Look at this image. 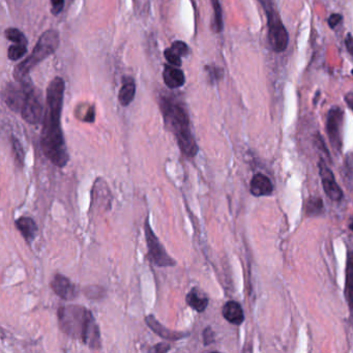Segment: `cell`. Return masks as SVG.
Segmentation results:
<instances>
[{"mask_svg": "<svg viewBox=\"0 0 353 353\" xmlns=\"http://www.w3.org/2000/svg\"><path fill=\"white\" fill-rule=\"evenodd\" d=\"M65 90L66 84L60 77H55L49 83L40 135V146L45 157L59 168L65 167L69 162L67 143L61 128Z\"/></svg>", "mask_w": 353, "mask_h": 353, "instance_id": "obj_1", "label": "cell"}, {"mask_svg": "<svg viewBox=\"0 0 353 353\" xmlns=\"http://www.w3.org/2000/svg\"><path fill=\"white\" fill-rule=\"evenodd\" d=\"M58 323L61 330L74 339H80L90 349L102 346L98 325L92 313L81 306H65L58 310Z\"/></svg>", "mask_w": 353, "mask_h": 353, "instance_id": "obj_2", "label": "cell"}, {"mask_svg": "<svg viewBox=\"0 0 353 353\" xmlns=\"http://www.w3.org/2000/svg\"><path fill=\"white\" fill-rule=\"evenodd\" d=\"M161 111L165 124L175 136L181 153L189 159L196 157L198 146L184 106L174 98L163 97L161 100Z\"/></svg>", "mask_w": 353, "mask_h": 353, "instance_id": "obj_3", "label": "cell"}, {"mask_svg": "<svg viewBox=\"0 0 353 353\" xmlns=\"http://www.w3.org/2000/svg\"><path fill=\"white\" fill-rule=\"evenodd\" d=\"M59 33L55 29L45 31L38 38L32 53L22 63L16 66L14 70V78L16 81H22L27 78L28 74L39 63L52 55L59 47Z\"/></svg>", "mask_w": 353, "mask_h": 353, "instance_id": "obj_4", "label": "cell"}, {"mask_svg": "<svg viewBox=\"0 0 353 353\" xmlns=\"http://www.w3.org/2000/svg\"><path fill=\"white\" fill-rule=\"evenodd\" d=\"M145 239L147 243V256L149 261L159 267H169L176 265V261L169 256L167 251L160 242L159 238L151 229L149 219L147 218L144 224Z\"/></svg>", "mask_w": 353, "mask_h": 353, "instance_id": "obj_5", "label": "cell"}, {"mask_svg": "<svg viewBox=\"0 0 353 353\" xmlns=\"http://www.w3.org/2000/svg\"><path fill=\"white\" fill-rule=\"evenodd\" d=\"M267 18V36L271 48L277 53H282L288 47L289 33L277 12L266 15Z\"/></svg>", "mask_w": 353, "mask_h": 353, "instance_id": "obj_6", "label": "cell"}, {"mask_svg": "<svg viewBox=\"0 0 353 353\" xmlns=\"http://www.w3.org/2000/svg\"><path fill=\"white\" fill-rule=\"evenodd\" d=\"M18 82L20 83L9 84L4 92L7 105L15 112H21L24 100L28 92L33 89L32 84L27 78Z\"/></svg>", "mask_w": 353, "mask_h": 353, "instance_id": "obj_7", "label": "cell"}, {"mask_svg": "<svg viewBox=\"0 0 353 353\" xmlns=\"http://www.w3.org/2000/svg\"><path fill=\"white\" fill-rule=\"evenodd\" d=\"M344 120V112L339 106L329 109L326 116V133L328 140L336 151L342 148V126Z\"/></svg>", "mask_w": 353, "mask_h": 353, "instance_id": "obj_8", "label": "cell"}, {"mask_svg": "<svg viewBox=\"0 0 353 353\" xmlns=\"http://www.w3.org/2000/svg\"><path fill=\"white\" fill-rule=\"evenodd\" d=\"M22 118L29 124H38L44 118V109L40 103L39 96L34 89L30 90L24 100L23 107L21 109Z\"/></svg>", "mask_w": 353, "mask_h": 353, "instance_id": "obj_9", "label": "cell"}, {"mask_svg": "<svg viewBox=\"0 0 353 353\" xmlns=\"http://www.w3.org/2000/svg\"><path fill=\"white\" fill-rule=\"evenodd\" d=\"M318 167H319V175L321 177V182H322V186L325 194L330 200L339 202V201L343 199L344 193L342 189L340 188V185L337 183L333 171L329 169L327 164L322 159L319 161Z\"/></svg>", "mask_w": 353, "mask_h": 353, "instance_id": "obj_10", "label": "cell"}, {"mask_svg": "<svg viewBox=\"0 0 353 353\" xmlns=\"http://www.w3.org/2000/svg\"><path fill=\"white\" fill-rule=\"evenodd\" d=\"M50 287L54 293L64 300H73L77 296L76 286L71 282L69 278L64 275L57 274L54 276L53 280L50 283Z\"/></svg>", "mask_w": 353, "mask_h": 353, "instance_id": "obj_11", "label": "cell"}, {"mask_svg": "<svg viewBox=\"0 0 353 353\" xmlns=\"http://www.w3.org/2000/svg\"><path fill=\"white\" fill-rule=\"evenodd\" d=\"M145 323L155 334H157L159 337L168 341H178L189 336V334H184L181 331H174L165 327L153 315H148L145 317Z\"/></svg>", "mask_w": 353, "mask_h": 353, "instance_id": "obj_12", "label": "cell"}, {"mask_svg": "<svg viewBox=\"0 0 353 353\" xmlns=\"http://www.w3.org/2000/svg\"><path fill=\"white\" fill-rule=\"evenodd\" d=\"M274 191L273 183L271 179L264 174L257 173L253 176L250 183V192L255 197L269 196Z\"/></svg>", "mask_w": 353, "mask_h": 353, "instance_id": "obj_13", "label": "cell"}, {"mask_svg": "<svg viewBox=\"0 0 353 353\" xmlns=\"http://www.w3.org/2000/svg\"><path fill=\"white\" fill-rule=\"evenodd\" d=\"M190 52L189 46L181 40L174 41L164 52V55L168 63L175 67L181 66V57L186 56Z\"/></svg>", "mask_w": 353, "mask_h": 353, "instance_id": "obj_14", "label": "cell"}, {"mask_svg": "<svg viewBox=\"0 0 353 353\" xmlns=\"http://www.w3.org/2000/svg\"><path fill=\"white\" fill-rule=\"evenodd\" d=\"M223 317L231 324L240 325L244 320V314L241 306L234 300H229L222 309Z\"/></svg>", "mask_w": 353, "mask_h": 353, "instance_id": "obj_15", "label": "cell"}, {"mask_svg": "<svg viewBox=\"0 0 353 353\" xmlns=\"http://www.w3.org/2000/svg\"><path fill=\"white\" fill-rule=\"evenodd\" d=\"M163 79L167 87L171 89L179 88L181 87L185 82V77L183 72L175 66H165L164 72H163Z\"/></svg>", "mask_w": 353, "mask_h": 353, "instance_id": "obj_16", "label": "cell"}, {"mask_svg": "<svg viewBox=\"0 0 353 353\" xmlns=\"http://www.w3.org/2000/svg\"><path fill=\"white\" fill-rule=\"evenodd\" d=\"M185 301L189 307H191L193 310L197 311L198 313H203L207 306L210 299L205 294H203L199 289L193 288L185 296Z\"/></svg>", "mask_w": 353, "mask_h": 353, "instance_id": "obj_17", "label": "cell"}, {"mask_svg": "<svg viewBox=\"0 0 353 353\" xmlns=\"http://www.w3.org/2000/svg\"><path fill=\"white\" fill-rule=\"evenodd\" d=\"M15 225L28 243L34 239L37 232V225L33 219L29 217H21L16 220Z\"/></svg>", "mask_w": 353, "mask_h": 353, "instance_id": "obj_18", "label": "cell"}, {"mask_svg": "<svg viewBox=\"0 0 353 353\" xmlns=\"http://www.w3.org/2000/svg\"><path fill=\"white\" fill-rule=\"evenodd\" d=\"M135 94H136V85H135L134 80L130 77L124 78L122 86L118 93V99L121 106L123 107L129 106L134 100Z\"/></svg>", "mask_w": 353, "mask_h": 353, "instance_id": "obj_19", "label": "cell"}, {"mask_svg": "<svg viewBox=\"0 0 353 353\" xmlns=\"http://www.w3.org/2000/svg\"><path fill=\"white\" fill-rule=\"evenodd\" d=\"M345 294L349 305V309L353 308V252H350L347 257Z\"/></svg>", "mask_w": 353, "mask_h": 353, "instance_id": "obj_20", "label": "cell"}, {"mask_svg": "<svg viewBox=\"0 0 353 353\" xmlns=\"http://www.w3.org/2000/svg\"><path fill=\"white\" fill-rule=\"evenodd\" d=\"M324 211L323 201L319 197H310L306 202V214L309 217H318Z\"/></svg>", "mask_w": 353, "mask_h": 353, "instance_id": "obj_21", "label": "cell"}, {"mask_svg": "<svg viewBox=\"0 0 353 353\" xmlns=\"http://www.w3.org/2000/svg\"><path fill=\"white\" fill-rule=\"evenodd\" d=\"M213 10H214V23L213 28L214 31L220 33L223 31L224 28V21H223V11L220 4V0H211Z\"/></svg>", "mask_w": 353, "mask_h": 353, "instance_id": "obj_22", "label": "cell"}, {"mask_svg": "<svg viewBox=\"0 0 353 353\" xmlns=\"http://www.w3.org/2000/svg\"><path fill=\"white\" fill-rule=\"evenodd\" d=\"M27 53V45L14 44L8 50V56L11 60L21 59Z\"/></svg>", "mask_w": 353, "mask_h": 353, "instance_id": "obj_23", "label": "cell"}, {"mask_svg": "<svg viewBox=\"0 0 353 353\" xmlns=\"http://www.w3.org/2000/svg\"><path fill=\"white\" fill-rule=\"evenodd\" d=\"M6 37L15 43V44H23V45H27V39L25 37V35L17 28H8L5 32Z\"/></svg>", "mask_w": 353, "mask_h": 353, "instance_id": "obj_24", "label": "cell"}, {"mask_svg": "<svg viewBox=\"0 0 353 353\" xmlns=\"http://www.w3.org/2000/svg\"><path fill=\"white\" fill-rule=\"evenodd\" d=\"M12 144H13V150H14V155H15L16 162L20 166H23L24 158H25V151H24V148H23L22 144L15 137L12 138Z\"/></svg>", "mask_w": 353, "mask_h": 353, "instance_id": "obj_25", "label": "cell"}, {"mask_svg": "<svg viewBox=\"0 0 353 353\" xmlns=\"http://www.w3.org/2000/svg\"><path fill=\"white\" fill-rule=\"evenodd\" d=\"M314 145L315 147L318 149L319 151V155H321V159H326L330 162V156H329V153H328V149L325 145V142L323 140V138L321 137L320 134H316L315 137H314Z\"/></svg>", "mask_w": 353, "mask_h": 353, "instance_id": "obj_26", "label": "cell"}, {"mask_svg": "<svg viewBox=\"0 0 353 353\" xmlns=\"http://www.w3.org/2000/svg\"><path fill=\"white\" fill-rule=\"evenodd\" d=\"M260 3V5L262 6L264 12L266 15H269L274 12H277L276 9V5H275V0H258Z\"/></svg>", "mask_w": 353, "mask_h": 353, "instance_id": "obj_27", "label": "cell"}, {"mask_svg": "<svg viewBox=\"0 0 353 353\" xmlns=\"http://www.w3.org/2000/svg\"><path fill=\"white\" fill-rule=\"evenodd\" d=\"M203 342L205 346H209L215 342V331L211 326H207L203 331Z\"/></svg>", "mask_w": 353, "mask_h": 353, "instance_id": "obj_28", "label": "cell"}, {"mask_svg": "<svg viewBox=\"0 0 353 353\" xmlns=\"http://www.w3.org/2000/svg\"><path fill=\"white\" fill-rule=\"evenodd\" d=\"M51 6H52V14L57 16L59 15L65 7V0H51Z\"/></svg>", "mask_w": 353, "mask_h": 353, "instance_id": "obj_29", "label": "cell"}, {"mask_svg": "<svg viewBox=\"0 0 353 353\" xmlns=\"http://www.w3.org/2000/svg\"><path fill=\"white\" fill-rule=\"evenodd\" d=\"M343 21V16L341 14H331L327 19V23L331 29L336 28Z\"/></svg>", "mask_w": 353, "mask_h": 353, "instance_id": "obj_30", "label": "cell"}, {"mask_svg": "<svg viewBox=\"0 0 353 353\" xmlns=\"http://www.w3.org/2000/svg\"><path fill=\"white\" fill-rule=\"evenodd\" d=\"M206 70L210 71L211 77H213L214 80H216V81H217V80H220V79L223 77L224 72H223V70L220 69V68H212V69H210V67H209V69H207V67H206Z\"/></svg>", "mask_w": 353, "mask_h": 353, "instance_id": "obj_31", "label": "cell"}, {"mask_svg": "<svg viewBox=\"0 0 353 353\" xmlns=\"http://www.w3.org/2000/svg\"><path fill=\"white\" fill-rule=\"evenodd\" d=\"M345 46L347 48V51L351 56H353V36L351 33H348L345 37Z\"/></svg>", "mask_w": 353, "mask_h": 353, "instance_id": "obj_32", "label": "cell"}, {"mask_svg": "<svg viewBox=\"0 0 353 353\" xmlns=\"http://www.w3.org/2000/svg\"><path fill=\"white\" fill-rule=\"evenodd\" d=\"M170 349H171L170 345L165 344V343H160V344L156 345L151 350L156 351V352H167V351H169Z\"/></svg>", "mask_w": 353, "mask_h": 353, "instance_id": "obj_33", "label": "cell"}, {"mask_svg": "<svg viewBox=\"0 0 353 353\" xmlns=\"http://www.w3.org/2000/svg\"><path fill=\"white\" fill-rule=\"evenodd\" d=\"M345 100L351 110H353V92H349L345 95Z\"/></svg>", "mask_w": 353, "mask_h": 353, "instance_id": "obj_34", "label": "cell"}, {"mask_svg": "<svg viewBox=\"0 0 353 353\" xmlns=\"http://www.w3.org/2000/svg\"><path fill=\"white\" fill-rule=\"evenodd\" d=\"M349 228H350V230H352L353 231V222L350 224V226H349Z\"/></svg>", "mask_w": 353, "mask_h": 353, "instance_id": "obj_35", "label": "cell"}, {"mask_svg": "<svg viewBox=\"0 0 353 353\" xmlns=\"http://www.w3.org/2000/svg\"><path fill=\"white\" fill-rule=\"evenodd\" d=\"M351 73H352V75H353V70H352V72H351Z\"/></svg>", "mask_w": 353, "mask_h": 353, "instance_id": "obj_36", "label": "cell"}]
</instances>
